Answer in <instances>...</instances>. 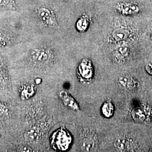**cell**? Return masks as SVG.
I'll return each mask as SVG.
<instances>
[{
    "instance_id": "cell-1",
    "label": "cell",
    "mask_w": 152,
    "mask_h": 152,
    "mask_svg": "<svg viewBox=\"0 0 152 152\" xmlns=\"http://www.w3.org/2000/svg\"><path fill=\"white\" fill-rule=\"evenodd\" d=\"M72 138L69 132L64 128L55 131L50 139L52 148L56 151H65L70 147Z\"/></svg>"
},
{
    "instance_id": "cell-2",
    "label": "cell",
    "mask_w": 152,
    "mask_h": 152,
    "mask_svg": "<svg viewBox=\"0 0 152 152\" xmlns=\"http://www.w3.org/2000/svg\"><path fill=\"white\" fill-rule=\"evenodd\" d=\"M53 59L54 55L49 49H35L32 53V60L35 64H49L53 61Z\"/></svg>"
},
{
    "instance_id": "cell-3",
    "label": "cell",
    "mask_w": 152,
    "mask_h": 152,
    "mask_svg": "<svg viewBox=\"0 0 152 152\" xmlns=\"http://www.w3.org/2000/svg\"><path fill=\"white\" fill-rule=\"evenodd\" d=\"M37 13L38 18L46 26L51 28L58 26L54 11L49 7L45 6L39 7L37 9Z\"/></svg>"
},
{
    "instance_id": "cell-4",
    "label": "cell",
    "mask_w": 152,
    "mask_h": 152,
    "mask_svg": "<svg viewBox=\"0 0 152 152\" xmlns=\"http://www.w3.org/2000/svg\"><path fill=\"white\" fill-rule=\"evenodd\" d=\"M98 146V138L96 134L91 131H86L82 137L81 147L83 151L90 152L95 150Z\"/></svg>"
},
{
    "instance_id": "cell-5",
    "label": "cell",
    "mask_w": 152,
    "mask_h": 152,
    "mask_svg": "<svg viewBox=\"0 0 152 152\" xmlns=\"http://www.w3.org/2000/svg\"><path fill=\"white\" fill-rule=\"evenodd\" d=\"M115 9L121 14L124 16H133L137 15L140 11V8L137 4L130 2L118 3Z\"/></svg>"
},
{
    "instance_id": "cell-6",
    "label": "cell",
    "mask_w": 152,
    "mask_h": 152,
    "mask_svg": "<svg viewBox=\"0 0 152 152\" xmlns=\"http://www.w3.org/2000/svg\"><path fill=\"white\" fill-rule=\"evenodd\" d=\"M77 73L82 80L85 81L90 80L94 75L91 61L87 59H83L78 66Z\"/></svg>"
},
{
    "instance_id": "cell-7",
    "label": "cell",
    "mask_w": 152,
    "mask_h": 152,
    "mask_svg": "<svg viewBox=\"0 0 152 152\" xmlns=\"http://www.w3.org/2000/svg\"><path fill=\"white\" fill-rule=\"evenodd\" d=\"M59 97L67 108L75 111L80 110V107L76 100L69 94L65 91H61L59 92Z\"/></svg>"
},
{
    "instance_id": "cell-8",
    "label": "cell",
    "mask_w": 152,
    "mask_h": 152,
    "mask_svg": "<svg viewBox=\"0 0 152 152\" xmlns=\"http://www.w3.org/2000/svg\"><path fill=\"white\" fill-rule=\"evenodd\" d=\"M118 82L121 87L128 90L135 89L138 85V83L136 80L130 76H122L119 78Z\"/></svg>"
},
{
    "instance_id": "cell-9",
    "label": "cell",
    "mask_w": 152,
    "mask_h": 152,
    "mask_svg": "<svg viewBox=\"0 0 152 152\" xmlns=\"http://www.w3.org/2000/svg\"><path fill=\"white\" fill-rule=\"evenodd\" d=\"M130 34L129 29L125 27H119L115 29L112 32V37L116 41H122L126 39Z\"/></svg>"
},
{
    "instance_id": "cell-10",
    "label": "cell",
    "mask_w": 152,
    "mask_h": 152,
    "mask_svg": "<svg viewBox=\"0 0 152 152\" xmlns=\"http://www.w3.org/2000/svg\"><path fill=\"white\" fill-rule=\"evenodd\" d=\"M90 24V18L87 15H82L76 22V27L78 31L84 32L87 29Z\"/></svg>"
},
{
    "instance_id": "cell-11",
    "label": "cell",
    "mask_w": 152,
    "mask_h": 152,
    "mask_svg": "<svg viewBox=\"0 0 152 152\" xmlns=\"http://www.w3.org/2000/svg\"><path fill=\"white\" fill-rule=\"evenodd\" d=\"M131 142L129 141L127 139L124 137L117 139L114 142V146L119 151H129V150L131 149Z\"/></svg>"
},
{
    "instance_id": "cell-12",
    "label": "cell",
    "mask_w": 152,
    "mask_h": 152,
    "mask_svg": "<svg viewBox=\"0 0 152 152\" xmlns=\"http://www.w3.org/2000/svg\"><path fill=\"white\" fill-rule=\"evenodd\" d=\"M102 112L106 118H110L114 112V105L110 100H107L104 103L102 107Z\"/></svg>"
},
{
    "instance_id": "cell-13",
    "label": "cell",
    "mask_w": 152,
    "mask_h": 152,
    "mask_svg": "<svg viewBox=\"0 0 152 152\" xmlns=\"http://www.w3.org/2000/svg\"><path fill=\"white\" fill-rule=\"evenodd\" d=\"M36 88L32 85H27L24 86L20 91V96L23 99H28L31 98L35 93Z\"/></svg>"
},
{
    "instance_id": "cell-14",
    "label": "cell",
    "mask_w": 152,
    "mask_h": 152,
    "mask_svg": "<svg viewBox=\"0 0 152 152\" xmlns=\"http://www.w3.org/2000/svg\"><path fill=\"white\" fill-rule=\"evenodd\" d=\"M0 6L11 10H16L15 3L14 0H0Z\"/></svg>"
},
{
    "instance_id": "cell-15",
    "label": "cell",
    "mask_w": 152,
    "mask_h": 152,
    "mask_svg": "<svg viewBox=\"0 0 152 152\" xmlns=\"http://www.w3.org/2000/svg\"><path fill=\"white\" fill-rule=\"evenodd\" d=\"M145 70L149 75H152V63L148 64V65H146Z\"/></svg>"
},
{
    "instance_id": "cell-16",
    "label": "cell",
    "mask_w": 152,
    "mask_h": 152,
    "mask_svg": "<svg viewBox=\"0 0 152 152\" xmlns=\"http://www.w3.org/2000/svg\"><path fill=\"white\" fill-rule=\"evenodd\" d=\"M2 34L0 32V42H1V40H2Z\"/></svg>"
},
{
    "instance_id": "cell-17",
    "label": "cell",
    "mask_w": 152,
    "mask_h": 152,
    "mask_svg": "<svg viewBox=\"0 0 152 152\" xmlns=\"http://www.w3.org/2000/svg\"><path fill=\"white\" fill-rule=\"evenodd\" d=\"M151 39L152 40V34H151Z\"/></svg>"
}]
</instances>
